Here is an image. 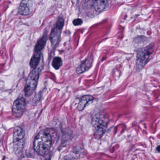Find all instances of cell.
<instances>
[{
    "mask_svg": "<svg viewBox=\"0 0 160 160\" xmlns=\"http://www.w3.org/2000/svg\"><path fill=\"white\" fill-rule=\"evenodd\" d=\"M52 138L50 129H48L39 132L34 141V147L35 151L40 156H44L47 155L51 147Z\"/></svg>",
    "mask_w": 160,
    "mask_h": 160,
    "instance_id": "cell-1",
    "label": "cell"
},
{
    "mask_svg": "<svg viewBox=\"0 0 160 160\" xmlns=\"http://www.w3.org/2000/svg\"><path fill=\"white\" fill-rule=\"evenodd\" d=\"M94 128V136L96 139L101 138L106 132L108 126L107 119L100 115L94 117L92 121Z\"/></svg>",
    "mask_w": 160,
    "mask_h": 160,
    "instance_id": "cell-2",
    "label": "cell"
},
{
    "mask_svg": "<svg viewBox=\"0 0 160 160\" xmlns=\"http://www.w3.org/2000/svg\"><path fill=\"white\" fill-rule=\"evenodd\" d=\"M39 76V68H36L33 69L30 73L24 88V93L27 96H30L33 94L36 88Z\"/></svg>",
    "mask_w": 160,
    "mask_h": 160,
    "instance_id": "cell-3",
    "label": "cell"
},
{
    "mask_svg": "<svg viewBox=\"0 0 160 160\" xmlns=\"http://www.w3.org/2000/svg\"><path fill=\"white\" fill-rule=\"evenodd\" d=\"M152 46L139 49L137 51V65L140 68H142L151 59L154 52Z\"/></svg>",
    "mask_w": 160,
    "mask_h": 160,
    "instance_id": "cell-4",
    "label": "cell"
},
{
    "mask_svg": "<svg viewBox=\"0 0 160 160\" xmlns=\"http://www.w3.org/2000/svg\"><path fill=\"white\" fill-rule=\"evenodd\" d=\"M24 132L20 127H17L13 131V147L17 154L22 151L24 145Z\"/></svg>",
    "mask_w": 160,
    "mask_h": 160,
    "instance_id": "cell-5",
    "label": "cell"
},
{
    "mask_svg": "<svg viewBox=\"0 0 160 160\" xmlns=\"http://www.w3.org/2000/svg\"><path fill=\"white\" fill-rule=\"evenodd\" d=\"M26 107V101L23 98L17 99L13 104L12 112L13 115L16 118L22 116Z\"/></svg>",
    "mask_w": 160,
    "mask_h": 160,
    "instance_id": "cell-6",
    "label": "cell"
},
{
    "mask_svg": "<svg viewBox=\"0 0 160 160\" xmlns=\"http://www.w3.org/2000/svg\"><path fill=\"white\" fill-rule=\"evenodd\" d=\"M33 9L32 0H22L18 8V12L22 15L30 14Z\"/></svg>",
    "mask_w": 160,
    "mask_h": 160,
    "instance_id": "cell-7",
    "label": "cell"
},
{
    "mask_svg": "<svg viewBox=\"0 0 160 160\" xmlns=\"http://www.w3.org/2000/svg\"><path fill=\"white\" fill-rule=\"evenodd\" d=\"M93 4L97 12H101L107 9L109 2L108 0H93Z\"/></svg>",
    "mask_w": 160,
    "mask_h": 160,
    "instance_id": "cell-8",
    "label": "cell"
},
{
    "mask_svg": "<svg viewBox=\"0 0 160 160\" xmlns=\"http://www.w3.org/2000/svg\"><path fill=\"white\" fill-rule=\"evenodd\" d=\"M94 99L93 97L90 95H85L83 96L80 100V102L78 106V110L82 111L85 109L86 105L89 102L92 101Z\"/></svg>",
    "mask_w": 160,
    "mask_h": 160,
    "instance_id": "cell-9",
    "label": "cell"
},
{
    "mask_svg": "<svg viewBox=\"0 0 160 160\" xmlns=\"http://www.w3.org/2000/svg\"><path fill=\"white\" fill-rule=\"evenodd\" d=\"M61 29L55 27L52 31L50 36V40L53 44H56L59 40L61 34Z\"/></svg>",
    "mask_w": 160,
    "mask_h": 160,
    "instance_id": "cell-10",
    "label": "cell"
},
{
    "mask_svg": "<svg viewBox=\"0 0 160 160\" xmlns=\"http://www.w3.org/2000/svg\"><path fill=\"white\" fill-rule=\"evenodd\" d=\"M40 59V52H35L33 56H32L30 62V66L31 68L33 69L37 68L38 65L39 63Z\"/></svg>",
    "mask_w": 160,
    "mask_h": 160,
    "instance_id": "cell-11",
    "label": "cell"
},
{
    "mask_svg": "<svg viewBox=\"0 0 160 160\" xmlns=\"http://www.w3.org/2000/svg\"><path fill=\"white\" fill-rule=\"evenodd\" d=\"M47 40V35H44L38 41L37 43L35 48V52H40L45 47L46 41Z\"/></svg>",
    "mask_w": 160,
    "mask_h": 160,
    "instance_id": "cell-12",
    "label": "cell"
},
{
    "mask_svg": "<svg viewBox=\"0 0 160 160\" xmlns=\"http://www.w3.org/2000/svg\"><path fill=\"white\" fill-rule=\"evenodd\" d=\"M89 65H90V61H88V60H86V61L84 62L78 67L77 69V73L81 74L84 73L85 71H86L87 68H88Z\"/></svg>",
    "mask_w": 160,
    "mask_h": 160,
    "instance_id": "cell-13",
    "label": "cell"
},
{
    "mask_svg": "<svg viewBox=\"0 0 160 160\" xmlns=\"http://www.w3.org/2000/svg\"><path fill=\"white\" fill-rule=\"evenodd\" d=\"M62 60L60 57H56L54 58L52 62V66L54 69L58 70L62 65Z\"/></svg>",
    "mask_w": 160,
    "mask_h": 160,
    "instance_id": "cell-14",
    "label": "cell"
},
{
    "mask_svg": "<svg viewBox=\"0 0 160 160\" xmlns=\"http://www.w3.org/2000/svg\"><path fill=\"white\" fill-rule=\"evenodd\" d=\"M64 25V20L63 18H60L56 22V27L62 29Z\"/></svg>",
    "mask_w": 160,
    "mask_h": 160,
    "instance_id": "cell-15",
    "label": "cell"
},
{
    "mask_svg": "<svg viewBox=\"0 0 160 160\" xmlns=\"http://www.w3.org/2000/svg\"><path fill=\"white\" fill-rule=\"evenodd\" d=\"M83 21L81 19H76L74 20L73 21V23L75 26H79V25H81Z\"/></svg>",
    "mask_w": 160,
    "mask_h": 160,
    "instance_id": "cell-16",
    "label": "cell"
},
{
    "mask_svg": "<svg viewBox=\"0 0 160 160\" xmlns=\"http://www.w3.org/2000/svg\"><path fill=\"white\" fill-rule=\"evenodd\" d=\"M157 150L158 152H160V145L157 147Z\"/></svg>",
    "mask_w": 160,
    "mask_h": 160,
    "instance_id": "cell-17",
    "label": "cell"
}]
</instances>
